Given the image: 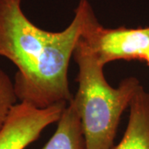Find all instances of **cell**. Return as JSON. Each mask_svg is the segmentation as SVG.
Segmentation results:
<instances>
[{
    "label": "cell",
    "instance_id": "6da1fadb",
    "mask_svg": "<svg viewBox=\"0 0 149 149\" xmlns=\"http://www.w3.org/2000/svg\"><path fill=\"white\" fill-rule=\"evenodd\" d=\"M78 65V90L72 99L81 121L86 149H111L123 111L141 85L128 77L113 88L107 82L104 67L79 39L73 54Z\"/></svg>",
    "mask_w": 149,
    "mask_h": 149
},
{
    "label": "cell",
    "instance_id": "7a4b0ae2",
    "mask_svg": "<svg viewBox=\"0 0 149 149\" xmlns=\"http://www.w3.org/2000/svg\"><path fill=\"white\" fill-rule=\"evenodd\" d=\"M91 7L88 0H80L70 24L63 31L52 33L35 65L26 76L14 79V89L19 101L46 109L59 104H67L72 100L67 75L70 61Z\"/></svg>",
    "mask_w": 149,
    "mask_h": 149
},
{
    "label": "cell",
    "instance_id": "3957f363",
    "mask_svg": "<svg viewBox=\"0 0 149 149\" xmlns=\"http://www.w3.org/2000/svg\"><path fill=\"white\" fill-rule=\"evenodd\" d=\"M52 33L37 27L25 16L21 0H1L0 56L16 65L15 79L32 70Z\"/></svg>",
    "mask_w": 149,
    "mask_h": 149
},
{
    "label": "cell",
    "instance_id": "277c9868",
    "mask_svg": "<svg viewBox=\"0 0 149 149\" xmlns=\"http://www.w3.org/2000/svg\"><path fill=\"white\" fill-rule=\"evenodd\" d=\"M80 39L104 65L120 60L144 61L149 47V27L106 28L91 7Z\"/></svg>",
    "mask_w": 149,
    "mask_h": 149
},
{
    "label": "cell",
    "instance_id": "5b68a950",
    "mask_svg": "<svg viewBox=\"0 0 149 149\" xmlns=\"http://www.w3.org/2000/svg\"><path fill=\"white\" fill-rule=\"evenodd\" d=\"M67 104L38 109L23 102L16 104L0 128V149H25L45 128L58 121Z\"/></svg>",
    "mask_w": 149,
    "mask_h": 149
},
{
    "label": "cell",
    "instance_id": "8992f818",
    "mask_svg": "<svg viewBox=\"0 0 149 149\" xmlns=\"http://www.w3.org/2000/svg\"><path fill=\"white\" fill-rule=\"evenodd\" d=\"M111 149H149V92L139 86L129 105L127 128Z\"/></svg>",
    "mask_w": 149,
    "mask_h": 149
},
{
    "label": "cell",
    "instance_id": "52a82bcc",
    "mask_svg": "<svg viewBox=\"0 0 149 149\" xmlns=\"http://www.w3.org/2000/svg\"><path fill=\"white\" fill-rule=\"evenodd\" d=\"M57 123L52 137L42 149H86L81 121L73 100L65 108Z\"/></svg>",
    "mask_w": 149,
    "mask_h": 149
},
{
    "label": "cell",
    "instance_id": "ba28073f",
    "mask_svg": "<svg viewBox=\"0 0 149 149\" xmlns=\"http://www.w3.org/2000/svg\"><path fill=\"white\" fill-rule=\"evenodd\" d=\"M17 100L13 81L0 68V128L7 120L13 107L17 104Z\"/></svg>",
    "mask_w": 149,
    "mask_h": 149
},
{
    "label": "cell",
    "instance_id": "9c48e42d",
    "mask_svg": "<svg viewBox=\"0 0 149 149\" xmlns=\"http://www.w3.org/2000/svg\"><path fill=\"white\" fill-rule=\"evenodd\" d=\"M144 62H146V64L148 65L149 66V47H148V52H147V54H146Z\"/></svg>",
    "mask_w": 149,
    "mask_h": 149
},
{
    "label": "cell",
    "instance_id": "30bf717a",
    "mask_svg": "<svg viewBox=\"0 0 149 149\" xmlns=\"http://www.w3.org/2000/svg\"><path fill=\"white\" fill-rule=\"evenodd\" d=\"M0 2H1V0H0Z\"/></svg>",
    "mask_w": 149,
    "mask_h": 149
}]
</instances>
